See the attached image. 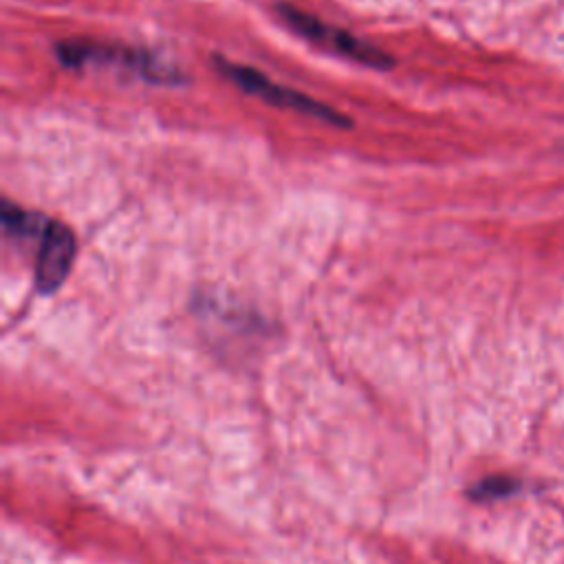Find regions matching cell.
Returning <instances> with one entry per match:
<instances>
[{
  "instance_id": "obj_1",
  "label": "cell",
  "mask_w": 564,
  "mask_h": 564,
  "mask_svg": "<svg viewBox=\"0 0 564 564\" xmlns=\"http://www.w3.org/2000/svg\"><path fill=\"white\" fill-rule=\"evenodd\" d=\"M280 15L297 31L302 33L306 40L319 44V46H326L330 48L333 53L337 55H344L348 59H355L359 64H366V66H372V68H388L392 62L390 57L375 48L372 44L368 42H361L357 40L355 35H350L348 31L344 29H337V26H330L300 9H293V7H286V4H280Z\"/></svg>"
},
{
  "instance_id": "obj_2",
  "label": "cell",
  "mask_w": 564,
  "mask_h": 564,
  "mask_svg": "<svg viewBox=\"0 0 564 564\" xmlns=\"http://www.w3.org/2000/svg\"><path fill=\"white\" fill-rule=\"evenodd\" d=\"M218 68L234 84H238L242 90H247L251 95H258L260 99H264V101H269L273 106L293 108V110L306 112L311 117H317V119H324V121H330V123H341V126L350 123L348 119H344L337 110L328 108L326 104H319V101L311 99L304 93H297V90H291L286 86H280V84L271 82L269 77H264L262 73L253 70L249 66H240V64H234V62H227V59H218Z\"/></svg>"
},
{
  "instance_id": "obj_3",
  "label": "cell",
  "mask_w": 564,
  "mask_h": 564,
  "mask_svg": "<svg viewBox=\"0 0 564 564\" xmlns=\"http://www.w3.org/2000/svg\"><path fill=\"white\" fill-rule=\"evenodd\" d=\"M57 55L66 66H79L88 59H104V62H119L139 75H143L150 82H178V70L172 68L170 64L161 62L154 55H148L143 51H112L106 46H95V44H79V42H64L57 46Z\"/></svg>"
},
{
  "instance_id": "obj_4",
  "label": "cell",
  "mask_w": 564,
  "mask_h": 564,
  "mask_svg": "<svg viewBox=\"0 0 564 564\" xmlns=\"http://www.w3.org/2000/svg\"><path fill=\"white\" fill-rule=\"evenodd\" d=\"M75 236L73 231L57 223L48 220L40 234L37 262H35V286L42 293L55 291L68 275L75 260Z\"/></svg>"
},
{
  "instance_id": "obj_5",
  "label": "cell",
  "mask_w": 564,
  "mask_h": 564,
  "mask_svg": "<svg viewBox=\"0 0 564 564\" xmlns=\"http://www.w3.org/2000/svg\"><path fill=\"white\" fill-rule=\"evenodd\" d=\"M518 489V482L509 476H487L478 480L474 487H469L467 496L476 502H489L498 498H507Z\"/></svg>"
},
{
  "instance_id": "obj_6",
  "label": "cell",
  "mask_w": 564,
  "mask_h": 564,
  "mask_svg": "<svg viewBox=\"0 0 564 564\" xmlns=\"http://www.w3.org/2000/svg\"><path fill=\"white\" fill-rule=\"evenodd\" d=\"M2 223L7 229H11L18 236H26V234H35V231H44L48 220H42L35 214L22 212L18 207H13L11 203L2 205Z\"/></svg>"
}]
</instances>
